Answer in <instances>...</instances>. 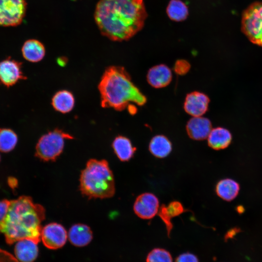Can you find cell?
<instances>
[{"label": "cell", "mask_w": 262, "mask_h": 262, "mask_svg": "<svg viewBox=\"0 0 262 262\" xmlns=\"http://www.w3.org/2000/svg\"><path fill=\"white\" fill-rule=\"evenodd\" d=\"M231 141L230 132L228 129L220 127L212 129L207 137L208 146L217 150L228 147Z\"/></svg>", "instance_id": "cell-15"}, {"label": "cell", "mask_w": 262, "mask_h": 262, "mask_svg": "<svg viewBox=\"0 0 262 262\" xmlns=\"http://www.w3.org/2000/svg\"><path fill=\"white\" fill-rule=\"evenodd\" d=\"M80 188L89 198H105L113 196L115 184L112 171L105 160H89L82 171Z\"/></svg>", "instance_id": "cell-4"}, {"label": "cell", "mask_w": 262, "mask_h": 262, "mask_svg": "<svg viewBox=\"0 0 262 262\" xmlns=\"http://www.w3.org/2000/svg\"><path fill=\"white\" fill-rule=\"evenodd\" d=\"M147 16L143 0H100L95 13L102 34L116 41L135 35L143 27Z\"/></svg>", "instance_id": "cell-1"}, {"label": "cell", "mask_w": 262, "mask_h": 262, "mask_svg": "<svg viewBox=\"0 0 262 262\" xmlns=\"http://www.w3.org/2000/svg\"><path fill=\"white\" fill-rule=\"evenodd\" d=\"M159 209L158 198L154 194L149 192L138 196L133 205L135 213L144 219H150L154 217L158 213Z\"/></svg>", "instance_id": "cell-9"}, {"label": "cell", "mask_w": 262, "mask_h": 262, "mask_svg": "<svg viewBox=\"0 0 262 262\" xmlns=\"http://www.w3.org/2000/svg\"><path fill=\"white\" fill-rule=\"evenodd\" d=\"M210 100L208 96L199 91H193L187 94L185 98L183 109L192 116H203L208 111Z\"/></svg>", "instance_id": "cell-10"}, {"label": "cell", "mask_w": 262, "mask_h": 262, "mask_svg": "<svg viewBox=\"0 0 262 262\" xmlns=\"http://www.w3.org/2000/svg\"><path fill=\"white\" fill-rule=\"evenodd\" d=\"M16 258L20 262H33L38 254L37 243L30 239L20 240L14 249Z\"/></svg>", "instance_id": "cell-14"}, {"label": "cell", "mask_w": 262, "mask_h": 262, "mask_svg": "<svg viewBox=\"0 0 262 262\" xmlns=\"http://www.w3.org/2000/svg\"><path fill=\"white\" fill-rule=\"evenodd\" d=\"M45 218V210L42 205L34 203L30 196H21L10 201L1 232L9 245L25 239L38 244Z\"/></svg>", "instance_id": "cell-2"}, {"label": "cell", "mask_w": 262, "mask_h": 262, "mask_svg": "<svg viewBox=\"0 0 262 262\" xmlns=\"http://www.w3.org/2000/svg\"><path fill=\"white\" fill-rule=\"evenodd\" d=\"M0 262H19L8 252L0 248Z\"/></svg>", "instance_id": "cell-29"}, {"label": "cell", "mask_w": 262, "mask_h": 262, "mask_svg": "<svg viewBox=\"0 0 262 262\" xmlns=\"http://www.w3.org/2000/svg\"><path fill=\"white\" fill-rule=\"evenodd\" d=\"M172 79V71L165 64H159L151 67L147 74V82L155 88L167 86L171 82Z\"/></svg>", "instance_id": "cell-13"}, {"label": "cell", "mask_w": 262, "mask_h": 262, "mask_svg": "<svg viewBox=\"0 0 262 262\" xmlns=\"http://www.w3.org/2000/svg\"><path fill=\"white\" fill-rule=\"evenodd\" d=\"M101 106L122 111L131 103L144 105L146 97L133 83L131 77L122 66L108 67L101 77L98 85Z\"/></svg>", "instance_id": "cell-3"}, {"label": "cell", "mask_w": 262, "mask_h": 262, "mask_svg": "<svg viewBox=\"0 0 262 262\" xmlns=\"http://www.w3.org/2000/svg\"><path fill=\"white\" fill-rule=\"evenodd\" d=\"M212 129L210 119L203 116L191 117L186 125L188 136L194 140H203L207 138Z\"/></svg>", "instance_id": "cell-12"}, {"label": "cell", "mask_w": 262, "mask_h": 262, "mask_svg": "<svg viewBox=\"0 0 262 262\" xmlns=\"http://www.w3.org/2000/svg\"><path fill=\"white\" fill-rule=\"evenodd\" d=\"M112 147L115 155L122 162L131 159L136 150L131 140L122 135H118L115 138L112 143Z\"/></svg>", "instance_id": "cell-20"}, {"label": "cell", "mask_w": 262, "mask_h": 262, "mask_svg": "<svg viewBox=\"0 0 262 262\" xmlns=\"http://www.w3.org/2000/svg\"><path fill=\"white\" fill-rule=\"evenodd\" d=\"M10 201L7 199H3L0 201V232H1L3 222L5 218Z\"/></svg>", "instance_id": "cell-27"}, {"label": "cell", "mask_w": 262, "mask_h": 262, "mask_svg": "<svg viewBox=\"0 0 262 262\" xmlns=\"http://www.w3.org/2000/svg\"><path fill=\"white\" fill-rule=\"evenodd\" d=\"M65 228L57 223H50L42 228L41 239L44 246L51 249L62 247L67 239Z\"/></svg>", "instance_id": "cell-8"}, {"label": "cell", "mask_w": 262, "mask_h": 262, "mask_svg": "<svg viewBox=\"0 0 262 262\" xmlns=\"http://www.w3.org/2000/svg\"><path fill=\"white\" fill-rule=\"evenodd\" d=\"M166 12L169 17L176 21L184 20L188 15L187 6L180 0H171L167 7Z\"/></svg>", "instance_id": "cell-23"}, {"label": "cell", "mask_w": 262, "mask_h": 262, "mask_svg": "<svg viewBox=\"0 0 262 262\" xmlns=\"http://www.w3.org/2000/svg\"><path fill=\"white\" fill-rule=\"evenodd\" d=\"M75 102L73 94L67 90L57 91L51 98V105L53 109L62 114L70 112L74 107Z\"/></svg>", "instance_id": "cell-17"}, {"label": "cell", "mask_w": 262, "mask_h": 262, "mask_svg": "<svg viewBox=\"0 0 262 262\" xmlns=\"http://www.w3.org/2000/svg\"><path fill=\"white\" fill-rule=\"evenodd\" d=\"M148 148L150 152L155 157L164 158L171 152L172 145L166 136L160 134L156 135L151 138Z\"/></svg>", "instance_id": "cell-21"}, {"label": "cell", "mask_w": 262, "mask_h": 262, "mask_svg": "<svg viewBox=\"0 0 262 262\" xmlns=\"http://www.w3.org/2000/svg\"><path fill=\"white\" fill-rule=\"evenodd\" d=\"M20 62L7 58L0 62V81L5 86L10 87L26 77L22 71Z\"/></svg>", "instance_id": "cell-11"}, {"label": "cell", "mask_w": 262, "mask_h": 262, "mask_svg": "<svg viewBox=\"0 0 262 262\" xmlns=\"http://www.w3.org/2000/svg\"><path fill=\"white\" fill-rule=\"evenodd\" d=\"M73 138L69 133L56 128L39 138L36 146L35 155L44 161L55 160L63 152L65 141Z\"/></svg>", "instance_id": "cell-5"}, {"label": "cell", "mask_w": 262, "mask_h": 262, "mask_svg": "<svg viewBox=\"0 0 262 262\" xmlns=\"http://www.w3.org/2000/svg\"><path fill=\"white\" fill-rule=\"evenodd\" d=\"M21 50L24 59L32 63L41 61L46 54L44 46L36 39L27 40L24 43Z\"/></svg>", "instance_id": "cell-18"}, {"label": "cell", "mask_w": 262, "mask_h": 262, "mask_svg": "<svg viewBox=\"0 0 262 262\" xmlns=\"http://www.w3.org/2000/svg\"><path fill=\"white\" fill-rule=\"evenodd\" d=\"M185 211L182 204L178 201H173L167 206L163 204L160 207L158 215L165 224H170L172 218L180 215Z\"/></svg>", "instance_id": "cell-22"}, {"label": "cell", "mask_w": 262, "mask_h": 262, "mask_svg": "<svg viewBox=\"0 0 262 262\" xmlns=\"http://www.w3.org/2000/svg\"><path fill=\"white\" fill-rule=\"evenodd\" d=\"M26 8V0H0V26L19 25L25 16Z\"/></svg>", "instance_id": "cell-7"}, {"label": "cell", "mask_w": 262, "mask_h": 262, "mask_svg": "<svg viewBox=\"0 0 262 262\" xmlns=\"http://www.w3.org/2000/svg\"><path fill=\"white\" fill-rule=\"evenodd\" d=\"M175 262H198L196 256L190 253H184L179 255Z\"/></svg>", "instance_id": "cell-28"}, {"label": "cell", "mask_w": 262, "mask_h": 262, "mask_svg": "<svg viewBox=\"0 0 262 262\" xmlns=\"http://www.w3.org/2000/svg\"><path fill=\"white\" fill-rule=\"evenodd\" d=\"M191 65L188 61L184 59L176 61L174 66V71L179 75H184L190 70Z\"/></svg>", "instance_id": "cell-26"}, {"label": "cell", "mask_w": 262, "mask_h": 262, "mask_svg": "<svg viewBox=\"0 0 262 262\" xmlns=\"http://www.w3.org/2000/svg\"><path fill=\"white\" fill-rule=\"evenodd\" d=\"M146 262H172L170 253L165 249L156 248L147 255Z\"/></svg>", "instance_id": "cell-25"}, {"label": "cell", "mask_w": 262, "mask_h": 262, "mask_svg": "<svg viewBox=\"0 0 262 262\" xmlns=\"http://www.w3.org/2000/svg\"><path fill=\"white\" fill-rule=\"evenodd\" d=\"M240 190L239 184L235 180L226 178L220 180L216 184L215 192L221 198L226 201L235 199Z\"/></svg>", "instance_id": "cell-19"}, {"label": "cell", "mask_w": 262, "mask_h": 262, "mask_svg": "<svg viewBox=\"0 0 262 262\" xmlns=\"http://www.w3.org/2000/svg\"><path fill=\"white\" fill-rule=\"evenodd\" d=\"M68 236L72 245L82 247L90 243L93 238V233L88 226L82 224H76L70 228Z\"/></svg>", "instance_id": "cell-16"}, {"label": "cell", "mask_w": 262, "mask_h": 262, "mask_svg": "<svg viewBox=\"0 0 262 262\" xmlns=\"http://www.w3.org/2000/svg\"><path fill=\"white\" fill-rule=\"evenodd\" d=\"M242 29L252 43L262 47V2H255L244 12Z\"/></svg>", "instance_id": "cell-6"}, {"label": "cell", "mask_w": 262, "mask_h": 262, "mask_svg": "<svg viewBox=\"0 0 262 262\" xmlns=\"http://www.w3.org/2000/svg\"><path fill=\"white\" fill-rule=\"evenodd\" d=\"M17 142V136L13 131L9 129H0V151H11Z\"/></svg>", "instance_id": "cell-24"}]
</instances>
